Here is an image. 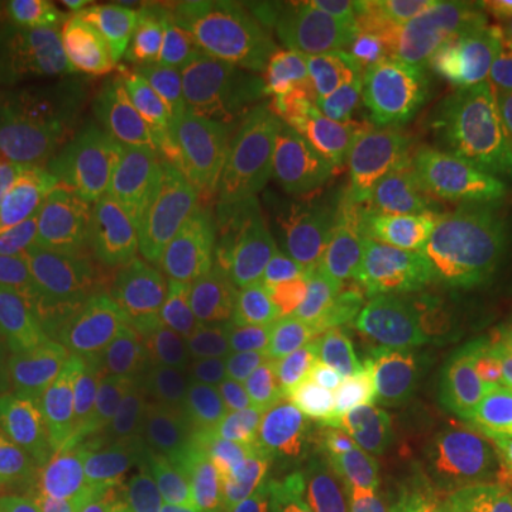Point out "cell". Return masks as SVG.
<instances>
[{
  "instance_id": "cell-1",
  "label": "cell",
  "mask_w": 512,
  "mask_h": 512,
  "mask_svg": "<svg viewBox=\"0 0 512 512\" xmlns=\"http://www.w3.org/2000/svg\"><path fill=\"white\" fill-rule=\"evenodd\" d=\"M333 12L402 106L512 146V37L481 6L387 0Z\"/></svg>"
},
{
  "instance_id": "cell-2",
  "label": "cell",
  "mask_w": 512,
  "mask_h": 512,
  "mask_svg": "<svg viewBox=\"0 0 512 512\" xmlns=\"http://www.w3.org/2000/svg\"><path fill=\"white\" fill-rule=\"evenodd\" d=\"M373 220L461 251L512 200V154L476 134L396 106L362 137Z\"/></svg>"
},
{
  "instance_id": "cell-3",
  "label": "cell",
  "mask_w": 512,
  "mask_h": 512,
  "mask_svg": "<svg viewBox=\"0 0 512 512\" xmlns=\"http://www.w3.org/2000/svg\"><path fill=\"white\" fill-rule=\"evenodd\" d=\"M339 274L353 296V336L393 379L399 404L433 390L441 348L456 311L458 251L421 242L370 220L342 237Z\"/></svg>"
},
{
  "instance_id": "cell-4",
  "label": "cell",
  "mask_w": 512,
  "mask_h": 512,
  "mask_svg": "<svg viewBox=\"0 0 512 512\" xmlns=\"http://www.w3.org/2000/svg\"><path fill=\"white\" fill-rule=\"evenodd\" d=\"M239 293L194 248L174 245L117 299L92 339L165 402L188 407L217 382Z\"/></svg>"
},
{
  "instance_id": "cell-5",
  "label": "cell",
  "mask_w": 512,
  "mask_h": 512,
  "mask_svg": "<svg viewBox=\"0 0 512 512\" xmlns=\"http://www.w3.org/2000/svg\"><path fill=\"white\" fill-rule=\"evenodd\" d=\"M143 146L117 57H52L23 46L0 52V171Z\"/></svg>"
},
{
  "instance_id": "cell-6",
  "label": "cell",
  "mask_w": 512,
  "mask_h": 512,
  "mask_svg": "<svg viewBox=\"0 0 512 512\" xmlns=\"http://www.w3.org/2000/svg\"><path fill=\"white\" fill-rule=\"evenodd\" d=\"M399 407L393 379L353 336L325 319L316 373L274 450L282 510L325 512Z\"/></svg>"
},
{
  "instance_id": "cell-7",
  "label": "cell",
  "mask_w": 512,
  "mask_h": 512,
  "mask_svg": "<svg viewBox=\"0 0 512 512\" xmlns=\"http://www.w3.org/2000/svg\"><path fill=\"white\" fill-rule=\"evenodd\" d=\"M168 202L171 180L160 160L0 185V214L9 220L137 274L148 271Z\"/></svg>"
},
{
  "instance_id": "cell-8",
  "label": "cell",
  "mask_w": 512,
  "mask_h": 512,
  "mask_svg": "<svg viewBox=\"0 0 512 512\" xmlns=\"http://www.w3.org/2000/svg\"><path fill=\"white\" fill-rule=\"evenodd\" d=\"M180 407L126 370L97 387L74 430L69 490L126 510H171L180 493Z\"/></svg>"
},
{
  "instance_id": "cell-9",
  "label": "cell",
  "mask_w": 512,
  "mask_h": 512,
  "mask_svg": "<svg viewBox=\"0 0 512 512\" xmlns=\"http://www.w3.org/2000/svg\"><path fill=\"white\" fill-rule=\"evenodd\" d=\"M325 342V319L305 296L239 293V308L214 387L276 450Z\"/></svg>"
},
{
  "instance_id": "cell-10",
  "label": "cell",
  "mask_w": 512,
  "mask_h": 512,
  "mask_svg": "<svg viewBox=\"0 0 512 512\" xmlns=\"http://www.w3.org/2000/svg\"><path fill=\"white\" fill-rule=\"evenodd\" d=\"M140 276L0 214V319L46 333H86Z\"/></svg>"
},
{
  "instance_id": "cell-11",
  "label": "cell",
  "mask_w": 512,
  "mask_h": 512,
  "mask_svg": "<svg viewBox=\"0 0 512 512\" xmlns=\"http://www.w3.org/2000/svg\"><path fill=\"white\" fill-rule=\"evenodd\" d=\"M436 410L512 396V214L498 220L461 279L433 376Z\"/></svg>"
},
{
  "instance_id": "cell-12",
  "label": "cell",
  "mask_w": 512,
  "mask_h": 512,
  "mask_svg": "<svg viewBox=\"0 0 512 512\" xmlns=\"http://www.w3.org/2000/svg\"><path fill=\"white\" fill-rule=\"evenodd\" d=\"M185 220L208 262L237 288L311 299L302 259L268 217L245 154L225 157L202 174L185 202Z\"/></svg>"
},
{
  "instance_id": "cell-13",
  "label": "cell",
  "mask_w": 512,
  "mask_h": 512,
  "mask_svg": "<svg viewBox=\"0 0 512 512\" xmlns=\"http://www.w3.org/2000/svg\"><path fill=\"white\" fill-rule=\"evenodd\" d=\"M177 487L185 512H271L274 507V453L217 387L185 410Z\"/></svg>"
},
{
  "instance_id": "cell-14",
  "label": "cell",
  "mask_w": 512,
  "mask_h": 512,
  "mask_svg": "<svg viewBox=\"0 0 512 512\" xmlns=\"http://www.w3.org/2000/svg\"><path fill=\"white\" fill-rule=\"evenodd\" d=\"M128 109L148 143L180 151H211L228 143L234 126L197 60L151 29L128 43L123 63Z\"/></svg>"
},
{
  "instance_id": "cell-15",
  "label": "cell",
  "mask_w": 512,
  "mask_h": 512,
  "mask_svg": "<svg viewBox=\"0 0 512 512\" xmlns=\"http://www.w3.org/2000/svg\"><path fill=\"white\" fill-rule=\"evenodd\" d=\"M117 370L89 333H49L0 407V464L77 430L97 387Z\"/></svg>"
},
{
  "instance_id": "cell-16",
  "label": "cell",
  "mask_w": 512,
  "mask_h": 512,
  "mask_svg": "<svg viewBox=\"0 0 512 512\" xmlns=\"http://www.w3.org/2000/svg\"><path fill=\"white\" fill-rule=\"evenodd\" d=\"M430 512H512V396L436 410Z\"/></svg>"
},
{
  "instance_id": "cell-17",
  "label": "cell",
  "mask_w": 512,
  "mask_h": 512,
  "mask_svg": "<svg viewBox=\"0 0 512 512\" xmlns=\"http://www.w3.org/2000/svg\"><path fill=\"white\" fill-rule=\"evenodd\" d=\"M148 29L197 60L231 126L251 109L274 46V20L245 9H185Z\"/></svg>"
},
{
  "instance_id": "cell-18",
  "label": "cell",
  "mask_w": 512,
  "mask_h": 512,
  "mask_svg": "<svg viewBox=\"0 0 512 512\" xmlns=\"http://www.w3.org/2000/svg\"><path fill=\"white\" fill-rule=\"evenodd\" d=\"M336 26L330 6H293L274 20L271 57L248 109L254 120L276 131L316 126L328 77V40Z\"/></svg>"
},
{
  "instance_id": "cell-19",
  "label": "cell",
  "mask_w": 512,
  "mask_h": 512,
  "mask_svg": "<svg viewBox=\"0 0 512 512\" xmlns=\"http://www.w3.org/2000/svg\"><path fill=\"white\" fill-rule=\"evenodd\" d=\"M430 481V436L402 404L330 495L325 512H430Z\"/></svg>"
},
{
  "instance_id": "cell-20",
  "label": "cell",
  "mask_w": 512,
  "mask_h": 512,
  "mask_svg": "<svg viewBox=\"0 0 512 512\" xmlns=\"http://www.w3.org/2000/svg\"><path fill=\"white\" fill-rule=\"evenodd\" d=\"M245 163L259 200L276 228L296 248L302 268L336 262L342 248V222L322 194L271 143H245Z\"/></svg>"
},
{
  "instance_id": "cell-21",
  "label": "cell",
  "mask_w": 512,
  "mask_h": 512,
  "mask_svg": "<svg viewBox=\"0 0 512 512\" xmlns=\"http://www.w3.org/2000/svg\"><path fill=\"white\" fill-rule=\"evenodd\" d=\"M9 23L23 49L52 57H114L137 35L94 0H23Z\"/></svg>"
},
{
  "instance_id": "cell-22",
  "label": "cell",
  "mask_w": 512,
  "mask_h": 512,
  "mask_svg": "<svg viewBox=\"0 0 512 512\" xmlns=\"http://www.w3.org/2000/svg\"><path fill=\"white\" fill-rule=\"evenodd\" d=\"M268 143L291 157L308 183L322 194V200L342 222V237L362 231L373 220L365 185V154L359 140L325 134L319 128H299L276 131Z\"/></svg>"
},
{
  "instance_id": "cell-23",
  "label": "cell",
  "mask_w": 512,
  "mask_h": 512,
  "mask_svg": "<svg viewBox=\"0 0 512 512\" xmlns=\"http://www.w3.org/2000/svg\"><path fill=\"white\" fill-rule=\"evenodd\" d=\"M396 106L399 100L390 92L382 69L370 63L365 55H359L342 35V26H336V32L328 40L325 97H322L319 120L313 128L325 134L362 140L367 131Z\"/></svg>"
},
{
  "instance_id": "cell-24",
  "label": "cell",
  "mask_w": 512,
  "mask_h": 512,
  "mask_svg": "<svg viewBox=\"0 0 512 512\" xmlns=\"http://www.w3.org/2000/svg\"><path fill=\"white\" fill-rule=\"evenodd\" d=\"M74 473V430L26 456L0 464V510L40 512L69 490Z\"/></svg>"
},
{
  "instance_id": "cell-25",
  "label": "cell",
  "mask_w": 512,
  "mask_h": 512,
  "mask_svg": "<svg viewBox=\"0 0 512 512\" xmlns=\"http://www.w3.org/2000/svg\"><path fill=\"white\" fill-rule=\"evenodd\" d=\"M46 336H49L46 330L0 319V407L12 393V387L20 382V376L26 373V367L40 353Z\"/></svg>"
},
{
  "instance_id": "cell-26",
  "label": "cell",
  "mask_w": 512,
  "mask_h": 512,
  "mask_svg": "<svg viewBox=\"0 0 512 512\" xmlns=\"http://www.w3.org/2000/svg\"><path fill=\"white\" fill-rule=\"evenodd\" d=\"M46 512H177L171 510H126V507H114V504H103V501H94L86 495H77L72 490H63L49 501Z\"/></svg>"
},
{
  "instance_id": "cell-27",
  "label": "cell",
  "mask_w": 512,
  "mask_h": 512,
  "mask_svg": "<svg viewBox=\"0 0 512 512\" xmlns=\"http://www.w3.org/2000/svg\"><path fill=\"white\" fill-rule=\"evenodd\" d=\"M128 12L134 15V18L146 20L151 26H157V23H163V20L174 18V15H180L185 9V3L180 0H128L123 3Z\"/></svg>"
},
{
  "instance_id": "cell-28",
  "label": "cell",
  "mask_w": 512,
  "mask_h": 512,
  "mask_svg": "<svg viewBox=\"0 0 512 512\" xmlns=\"http://www.w3.org/2000/svg\"><path fill=\"white\" fill-rule=\"evenodd\" d=\"M0 512H6V510H0ZM40 512H46V510H40Z\"/></svg>"
},
{
  "instance_id": "cell-29",
  "label": "cell",
  "mask_w": 512,
  "mask_h": 512,
  "mask_svg": "<svg viewBox=\"0 0 512 512\" xmlns=\"http://www.w3.org/2000/svg\"><path fill=\"white\" fill-rule=\"evenodd\" d=\"M0 456H3V450H0Z\"/></svg>"
}]
</instances>
